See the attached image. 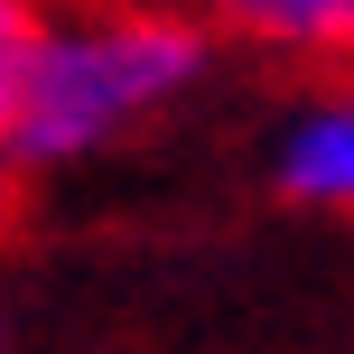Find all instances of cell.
Masks as SVG:
<instances>
[{"instance_id": "6da1fadb", "label": "cell", "mask_w": 354, "mask_h": 354, "mask_svg": "<svg viewBox=\"0 0 354 354\" xmlns=\"http://www.w3.org/2000/svg\"><path fill=\"white\" fill-rule=\"evenodd\" d=\"M224 37L196 0H47L28 84H19L10 159L19 168H75L122 149L214 75Z\"/></svg>"}, {"instance_id": "7a4b0ae2", "label": "cell", "mask_w": 354, "mask_h": 354, "mask_svg": "<svg viewBox=\"0 0 354 354\" xmlns=\"http://www.w3.org/2000/svg\"><path fill=\"white\" fill-rule=\"evenodd\" d=\"M270 196L299 214H354V75H317L270 122Z\"/></svg>"}, {"instance_id": "3957f363", "label": "cell", "mask_w": 354, "mask_h": 354, "mask_svg": "<svg viewBox=\"0 0 354 354\" xmlns=\"http://www.w3.org/2000/svg\"><path fill=\"white\" fill-rule=\"evenodd\" d=\"M196 10L224 47L308 75H354V0H196Z\"/></svg>"}, {"instance_id": "277c9868", "label": "cell", "mask_w": 354, "mask_h": 354, "mask_svg": "<svg viewBox=\"0 0 354 354\" xmlns=\"http://www.w3.org/2000/svg\"><path fill=\"white\" fill-rule=\"evenodd\" d=\"M37 28H47V0H0V214H10L19 159H10V122H19V84H28Z\"/></svg>"}, {"instance_id": "5b68a950", "label": "cell", "mask_w": 354, "mask_h": 354, "mask_svg": "<svg viewBox=\"0 0 354 354\" xmlns=\"http://www.w3.org/2000/svg\"><path fill=\"white\" fill-rule=\"evenodd\" d=\"M0 354H10V317H0Z\"/></svg>"}]
</instances>
